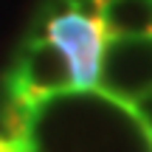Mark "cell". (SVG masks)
I'll use <instances>...</instances> for the list:
<instances>
[{"label":"cell","instance_id":"obj_6","mask_svg":"<svg viewBox=\"0 0 152 152\" xmlns=\"http://www.w3.org/2000/svg\"><path fill=\"white\" fill-rule=\"evenodd\" d=\"M0 152H37L34 138H17V135H0Z\"/></svg>","mask_w":152,"mask_h":152},{"label":"cell","instance_id":"obj_4","mask_svg":"<svg viewBox=\"0 0 152 152\" xmlns=\"http://www.w3.org/2000/svg\"><path fill=\"white\" fill-rule=\"evenodd\" d=\"M102 26L107 37H149L152 0H102Z\"/></svg>","mask_w":152,"mask_h":152},{"label":"cell","instance_id":"obj_3","mask_svg":"<svg viewBox=\"0 0 152 152\" xmlns=\"http://www.w3.org/2000/svg\"><path fill=\"white\" fill-rule=\"evenodd\" d=\"M152 87V37H107L96 90L127 104Z\"/></svg>","mask_w":152,"mask_h":152},{"label":"cell","instance_id":"obj_2","mask_svg":"<svg viewBox=\"0 0 152 152\" xmlns=\"http://www.w3.org/2000/svg\"><path fill=\"white\" fill-rule=\"evenodd\" d=\"M42 37H48L68 56L73 71V93L96 90L102 51L107 42L102 20L79 11L71 0H59L42 11Z\"/></svg>","mask_w":152,"mask_h":152},{"label":"cell","instance_id":"obj_7","mask_svg":"<svg viewBox=\"0 0 152 152\" xmlns=\"http://www.w3.org/2000/svg\"><path fill=\"white\" fill-rule=\"evenodd\" d=\"M149 37H152V34H149Z\"/></svg>","mask_w":152,"mask_h":152},{"label":"cell","instance_id":"obj_1","mask_svg":"<svg viewBox=\"0 0 152 152\" xmlns=\"http://www.w3.org/2000/svg\"><path fill=\"white\" fill-rule=\"evenodd\" d=\"M73 93V71L68 56L42 34H28L11 68L3 73V99H17L42 107L59 96Z\"/></svg>","mask_w":152,"mask_h":152},{"label":"cell","instance_id":"obj_5","mask_svg":"<svg viewBox=\"0 0 152 152\" xmlns=\"http://www.w3.org/2000/svg\"><path fill=\"white\" fill-rule=\"evenodd\" d=\"M124 107L135 115V121L147 130V135L152 138V87H147L144 93H138L135 99H130Z\"/></svg>","mask_w":152,"mask_h":152}]
</instances>
